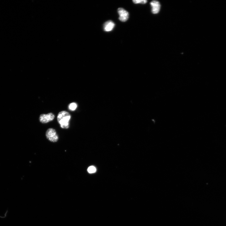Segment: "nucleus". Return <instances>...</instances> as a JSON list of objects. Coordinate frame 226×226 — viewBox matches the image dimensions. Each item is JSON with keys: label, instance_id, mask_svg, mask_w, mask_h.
Instances as JSON below:
<instances>
[{"label": "nucleus", "instance_id": "nucleus-3", "mask_svg": "<svg viewBox=\"0 0 226 226\" xmlns=\"http://www.w3.org/2000/svg\"><path fill=\"white\" fill-rule=\"evenodd\" d=\"M55 118V115L53 113H50L47 114H41L40 116L39 120L42 123L46 124L53 121Z\"/></svg>", "mask_w": 226, "mask_h": 226}, {"label": "nucleus", "instance_id": "nucleus-4", "mask_svg": "<svg viewBox=\"0 0 226 226\" xmlns=\"http://www.w3.org/2000/svg\"><path fill=\"white\" fill-rule=\"evenodd\" d=\"M118 13L119 15V20L121 22H125L128 20L129 18V13L128 11L122 8L118 9Z\"/></svg>", "mask_w": 226, "mask_h": 226}, {"label": "nucleus", "instance_id": "nucleus-2", "mask_svg": "<svg viewBox=\"0 0 226 226\" xmlns=\"http://www.w3.org/2000/svg\"><path fill=\"white\" fill-rule=\"evenodd\" d=\"M46 136L48 140L51 142H57L59 139V137L55 129L53 128H49L46 132Z\"/></svg>", "mask_w": 226, "mask_h": 226}, {"label": "nucleus", "instance_id": "nucleus-7", "mask_svg": "<svg viewBox=\"0 0 226 226\" xmlns=\"http://www.w3.org/2000/svg\"><path fill=\"white\" fill-rule=\"evenodd\" d=\"M68 109L71 111H75L77 107V105L75 102H72L69 104L68 105Z\"/></svg>", "mask_w": 226, "mask_h": 226}, {"label": "nucleus", "instance_id": "nucleus-1", "mask_svg": "<svg viewBox=\"0 0 226 226\" xmlns=\"http://www.w3.org/2000/svg\"><path fill=\"white\" fill-rule=\"evenodd\" d=\"M71 118L70 113L65 111L60 112L57 117L58 121L62 129H68L69 126V121Z\"/></svg>", "mask_w": 226, "mask_h": 226}, {"label": "nucleus", "instance_id": "nucleus-6", "mask_svg": "<svg viewBox=\"0 0 226 226\" xmlns=\"http://www.w3.org/2000/svg\"><path fill=\"white\" fill-rule=\"evenodd\" d=\"M115 26L114 23L111 21H109L104 24L103 29L104 31L109 32L112 31Z\"/></svg>", "mask_w": 226, "mask_h": 226}, {"label": "nucleus", "instance_id": "nucleus-5", "mask_svg": "<svg viewBox=\"0 0 226 226\" xmlns=\"http://www.w3.org/2000/svg\"><path fill=\"white\" fill-rule=\"evenodd\" d=\"M152 7V12L154 14L158 13L160 10L161 5L159 2L156 1H153L150 2Z\"/></svg>", "mask_w": 226, "mask_h": 226}, {"label": "nucleus", "instance_id": "nucleus-9", "mask_svg": "<svg viewBox=\"0 0 226 226\" xmlns=\"http://www.w3.org/2000/svg\"><path fill=\"white\" fill-rule=\"evenodd\" d=\"M133 3L134 4H145L147 2V1L146 0H134L133 1Z\"/></svg>", "mask_w": 226, "mask_h": 226}, {"label": "nucleus", "instance_id": "nucleus-8", "mask_svg": "<svg viewBox=\"0 0 226 226\" xmlns=\"http://www.w3.org/2000/svg\"><path fill=\"white\" fill-rule=\"evenodd\" d=\"M96 168L93 166H91L89 167L88 169V172L90 173H93L96 171Z\"/></svg>", "mask_w": 226, "mask_h": 226}]
</instances>
